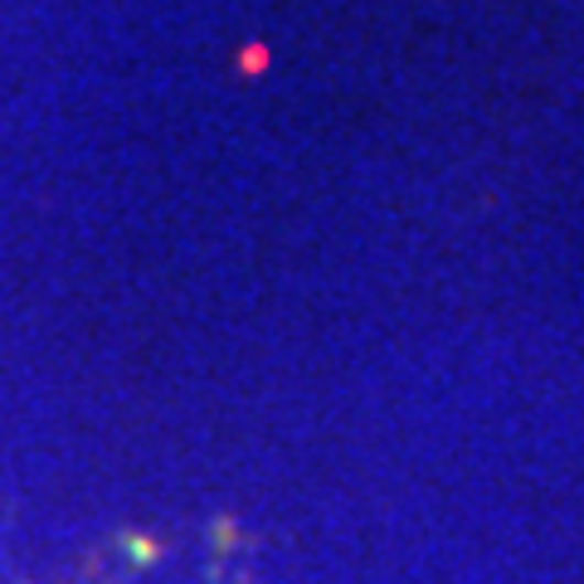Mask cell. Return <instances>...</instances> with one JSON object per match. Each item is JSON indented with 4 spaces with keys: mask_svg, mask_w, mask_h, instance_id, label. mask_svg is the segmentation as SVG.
Segmentation results:
<instances>
[{
    "mask_svg": "<svg viewBox=\"0 0 584 584\" xmlns=\"http://www.w3.org/2000/svg\"><path fill=\"white\" fill-rule=\"evenodd\" d=\"M239 68H249V74H263V68H268V50H263V44H249V50L239 54Z\"/></svg>",
    "mask_w": 584,
    "mask_h": 584,
    "instance_id": "cell-1",
    "label": "cell"
}]
</instances>
